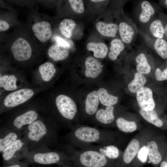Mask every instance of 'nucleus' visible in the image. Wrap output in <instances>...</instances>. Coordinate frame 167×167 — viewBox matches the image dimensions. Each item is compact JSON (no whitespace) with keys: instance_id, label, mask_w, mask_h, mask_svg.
Instances as JSON below:
<instances>
[{"instance_id":"f257e3e1","label":"nucleus","mask_w":167,"mask_h":167,"mask_svg":"<svg viewBox=\"0 0 167 167\" xmlns=\"http://www.w3.org/2000/svg\"><path fill=\"white\" fill-rule=\"evenodd\" d=\"M58 129L55 124L38 119L29 125L23 135L28 152L58 146Z\"/></svg>"},{"instance_id":"f03ea898","label":"nucleus","mask_w":167,"mask_h":167,"mask_svg":"<svg viewBox=\"0 0 167 167\" xmlns=\"http://www.w3.org/2000/svg\"><path fill=\"white\" fill-rule=\"evenodd\" d=\"M113 135L104 130L85 126H75L64 137L66 145L81 149L89 146L110 144Z\"/></svg>"},{"instance_id":"7ed1b4c3","label":"nucleus","mask_w":167,"mask_h":167,"mask_svg":"<svg viewBox=\"0 0 167 167\" xmlns=\"http://www.w3.org/2000/svg\"><path fill=\"white\" fill-rule=\"evenodd\" d=\"M69 154L64 150H52L49 148L32 150L28 152L24 160L31 164L42 165L62 164L69 160Z\"/></svg>"},{"instance_id":"20e7f679","label":"nucleus","mask_w":167,"mask_h":167,"mask_svg":"<svg viewBox=\"0 0 167 167\" xmlns=\"http://www.w3.org/2000/svg\"><path fill=\"white\" fill-rule=\"evenodd\" d=\"M28 152L26 143L22 136L6 147L1 153L4 163L8 165L24 159Z\"/></svg>"},{"instance_id":"39448f33","label":"nucleus","mask_w":167,"mask_h":167,"mask_svg":"<svg viewBox=\"0 0 167 167\" xmlns=\"http://www.w3.org/2000/svg\"><path fill=\"white\" fill-rule=\"evenodd\" d=\"M55 103L58 113L63 118L67 121H71L74 119L78 109L72 99L66 95L61 94L56 97Z\"/></svg>"},{"instance_id":"423d86ee","label":"nucleus","mask_w":167,"mask_h":167,"mask_svg":"<svg viewBox=\"0 0 167 167\" xmlns=\"http://www.w3.org/2000/svg\"><path fill=\"white\" fill-rule=\"evenodd\" d=\"M38 115L34 110H29L18 115L11 121L3 126L24 132L27 127L36 120Z\"/></svg>"},{"instance_id":"0eeeda50","label":"nucleus","mask_w":167,"mask_h":167,"mask_svg":"<svg viewBox=\"0 0 167 167\" xmlns=\"http://www.w3.org/2000/svg\"><path fill=\"white\" fill-rule=\"evenodd\" d=\"M33 90L23 88L9 93L5 98L3 104L7 108H12L21 104L31 98L34 95Z\"/></svg>"},{"instance_id":"6e6552de","label":"nucleus","mask_w":167,"mask_h":167,"mask_svg":"<svg viewBox=\"0 0 167 167\" xmlns=\"http://www.w3.org/2000/svg\"><path fill=\"white\" fill-rule=\"evenodd\" d=\"M11 50L15 58L19 61L29 59L32 55V51L29 44L24 39L19 38L12 44Z\"/></svg>"},{"instance_id":"1a4fd4ad","label":"nucleus","mask_w":167,"mask_h":167,"mask_svg":"<svg viewBox=\"0 0 167 167\" xmlns=\"http://www.w3.org/2000/svg\"><path fill=\"white\" fill-rule=\"evenodd\" d=\"M118 31L120 39L128 46L133 42L138 32L136 26L128 19L119 24Z\"/></svg>"},{"instance_id":"9d476101","label":"nucleus","mask_w":167,"mask_h":167,"mask_svg":"<svg viewBox=\"0 0 167 167\" xmlns=\"http://www.w3.org/2000/svg\"><path fill=\"white\" fill-rule=\"evenodd\" d=\"M136 99L141 109L145 111L153 110L155 103L152 90L149 88L143 87L136 93Z\"/></svg>"},{"instance_id":"9b49d317","label":"nucleus","mask_w":167,"mask_h":167,"mask_svg":"<svg viewBox=\"0 0 167 167\" xmlns=\"http://www.w3.org/2000/svg\"><path fill=\"white\" fill-rule=\"evenodd\" d=\"M0 152L23 135V131L2 126L0 130Z\"/></svg>"},{"instance_id":"f8f14e48","label":"nucleus","mask_w":167,"mask_h":167,"mask_svg":"<svg viewBox=\"0 0 167 167\" xmlns=\"http://www.w3.org/2000/svg\"><path fill=\"white\" fill-rule=\"evenodd\" d=\"M140 12L138 16L140 24L148 25L154 19L157 9L148 1L143 0L140 4Z\"/></svg>"},{"instance_id":"ddd939ff","label":"nucleus","mask_w":167,"mask_h":167,"mask_svg":"<svg viewBox=\"0 0 167 167\" xmlns=\"http://www.w3.org/2000/svg\"><path fill=\"white\" fill-rule=\"evenodd\" d=\"M35 36L41 42H44L49 40L52 32L50 24L46 21L35 24L32 27Z\"/></svg>"},{"instance_id":"4468645a","label":"nucleus","mask_w":167,"mask_h":167,"mask_svg":"<svg viewBox=\"0 0 167 167\" xmlns=\"http://www.w3.org/2000/svg\"><path fill=\"white\" fill-rule=\"evenodd\" d=\"M82 149L92 150L97 151L107 158L110 159L117 158L120 154L119 149L113 144L89 146Z\"/></svg>"},{"instance_id":"2eb2a0df","label":"nucleus","mask_w":167,"mask_h":167,"mask_svg":"<svg viewBox=\"0 0 167 167\" xmlns=\"http://www.w3.org/2000/svg\"><path fill=\"white\" fill-rule=\"evenodd\" d=\"M148 45L162 58L167 60V41L164 38L145 37Z\"/></svg>"},{"instance_id":"dca6fc26","label":"nucleus","mask_w":167,"mask_h":167,"mask_svg":"<svg viewBox=\"0 0 167 167\" xmlns=\"http://www.w3.org/2000/svg\"><path fill=\"white\" fill-rule=\"evenodd\" d=\"M86 69L85 75L87 77L96 78L102 70L103 66L101 63L94 58L88 56L85 62Z\"/></svg>"},{"instance_id":"f3484780","label":"nucleus","mask_w":167,"mask_h":167,"mask_svg":"<svg viewBox=\"0 0 167 167\" xmlns=\"http://www.w3.org/2000/svg\"><path fill=\"white\" fill-rule=\"evenodd\" d=\"M148 25V32L150 36L156 38H164L165 30L164 24L162 20L158 15V17L153 19Z\"/></svg>"},{"instance_id":"a211bd4d","label":"nucleus","mask_w":167,"mask_h":167,"mask_svg":"<svg viewBox=\"0 0 167 167\" xmlns=\"http://www.w3.org/2000/svg\"><path fill=\"white\" fill-rule=\"evenodd\" d=\"M140 143L136 139H132L129 143L122 155V160L126 164L131 162L137 155L140 148Z\"/></svg>"},{"instance_id":"6ab92c4d","label":"nucleus","mask_w":167,"mask_h":167,"mask_svg":"<svg viewBox=\"0 0 167 167\" xmlns=\"http://www.w3.org/2000/svg\"><path fill=\"white\" fill-rule=\"evenodd\" d=\"M114 109L113 106H106L105 109L98 110L95 115L96 120L100 123L104 125L111 123L115 119Z\"/></svg>"},{"instance_id":"aec40b11","label":"nucleus","mask_w":167,"mask_h":167,"mask_svg":"<svg viewBox=\"0 0 167 167\" xmlns=\"http://www.w3.org/2000/svg\"><path fill=\"white\" fill-rule=\"evenodd\" d=\"M99 99L97 92L93 91L87 95L85 102V111L89 115L95 114L98 110Z\"/></svg>"},{"instance_id":"412c9836","label":"nucleus","mask_w":167,"mask_h":167,"mask_svg":"<svg viewBox=\"0 0 167 167\" xmlns=\"http://www.w3.org/2000/svg\"><path fill=\"white\" fill-rule=\"evenodd\" d=\"M96 27L101 35L107 37H115L118 31V25L113 23L100 21L96 24Z\"/></svg>"},{"instance_id":"4be33fe9","label":"nucleus","mask_w":167,"mask_h":167,"mask_svg":"<svg viewBox=\"0 0 167 167\" xmlns=\"http://www.w3.org/2000/svg\"><path fill=\"white\" fill-rule=\"evenodd\" d=\"M69 54L67 50L56 42L51 45L48 50L49 56L55 61L64 60L67 57Z\"/></svg>"},{"instance_id":"5701e85b","label":"nucleus","mask_w":167,"mask_h":167,"mask_svg":"<svg viewBox=\"0 0 167 167\" xmlns=\"http://www.w3.org/2000/svg\"><path fill=\"white\" fill-rule=\"evenodd\" d=\"M146 146L150 161L155 165L159 163L161 161L162 157L159 151L157 143L154 141H149L147 143Z\"/></svg>"},{"instance_id":"b1692460","label":"nucleus","mask_w":167,"mask_h":167,"mask_svg":"<svg viewBox=\"0 0 167 167\" xmlns=\"http://www.w3.org/2000/svg\"><path fill=\"white\" fill-rule=\"evenodd\" d=\"M135 61L137 63L136 70L137 72L143 74H147L150 73L151 67L144 53H139L135 58Z\"/></svg>"},{"instance_id":"393cba45","label":"nucleus","mask_w":167,"mask_h":167,"mask_svg":"<svg viewBox=\"0 0 167 167\" xmlns=\"http://www.w3.org/2000/svg\"><path fill=\"white\" fill-rule=\"evenodd\" d=\"M87 49L94 52V56L96 58H105L108 52V48L107 45L103 43L90 42L87 46Z\"/></svg>"},{"instance_id":"a878e982","label":"nucleus","mask_w":167,"mask_h":167,"mask_svg":"<svg viewBox=\"0 0 167 167\" xmlns=\"http://www.w3.org/2000/svg\"><path fill=\"white\" fill-rule=\"evenodd\" d=\"M146 81L143 74L137 72L135 74L133 79L128 84V89L131 92L136 93L144 87Z\"/></svg>"},{"instance_id":"bb28decb","label":"nucleus","mask_w":167,"mask_h":167,"mask_svg":"<svg viewBox=\"0 0 167 167\" xmlns=\"http://www.w3.org/2000/svg\"><path fill=\"white\" fill-rule=\"evenodd\" d=\"M39 71L42 79L45 82H48L53 77L56 70L52 63L46 62L40 65Z\"/></svg>"},{"instance_id":"cd10ccee","label":"nucleus","mask_w":167,"mask_h":167,"mask_svg":"<svg viewBox=\"0 0 167 167\" xmlns=\"http://www.w3.org/2000/svg\"><path fill=\"white\" fill-rule=\"evenodd\" d=\"M125 44L120 39L116 38L111 42L110 51L108 54L109 59L112 60L117 59L118 55L125 49Z\"/></svg>"},{"instance_id":"c85d7f7f","label":"nucleus","mask_w":167,"mask_h":167,"mask_svg":"<svg viewBox=\"0 0 167 167\" xmlns=\"http://www.w3.org/2000/svg\"><path fill=\"white\" fill-rule=\"evenodd\" d=\"M97 92L99 101L105 106H113L116 104L118 102V97L109 94L107 90L104 88H99Z\"/></svg>"},{"instance_id":"c756f323","label":"nucleus","mask_w":167,"mask_h":167,"mask_svg":"<svg viewBox=\"0 0 167 167\" xmlns=\"http://www.w3.org/2000/svg\"><path fill=\"white\" fill-rule=\"evenodd\" d=\"M17 79L14 75H4L0 76V87L7 91H12L17 88Z\"/></svg>"},{"instance_id":"7c9ffc66","label":"nucleus","mask_w":167,"mask_h":167,"mask_svg":"<svg viewBox=\"0 0 167 167\" xmlns=\"http://www.w3.org/2000/svg\"><path fill=\"white\" fill-rule=\"evenodd\" d=\"M116 124L120 131L125 133L132 132L137 129V125L135 122L128 121L122 117L117 119Z\"/></svg>"},{"instance_id":"2f4dec72","label":"nucleus","mask_w":167,"mask_h":167,"mask_svg":"<svg viewBox=\"0 0 167 167\" xmlns=\"http://www.w3.org/2000/svg\"><path fill=\"white\" fill-rule=\"evenodd\" d=\"M139 113L141 116L149 123L159 127L163 126L162 121L159 118L157 113L154 110L145 111L140 109Z\"/></svg>"},{"instance_id":"473e14b6","label":"nucleus","mask_w":167,"mask_h":167,"mask_svg":"<svg viewBox=\"0 0 167 167\" xmlns=\"http://www.w3.org/2000/svg\"><path fill=\"white\" fill-rule=\"evenodd\" d=\"M75 25L74 21L72 19H65L60 23L59 28L63 35L67 38H70Z\"/></svg>"},{"instance_id":"72a5a7b5","label":"nucleus","mask_w":167,"mask_h":167,"mask_svg":"<svg viewBox=\"0 0 167 167\" xmlns=\"http://www.w3.org/2000/svg\"><path fill=\"white\" fill-rule=\"evenodd\" d=\"M68 1L73 11L77 13H82L84 11L83 2L81 0H69Z\"/></svg>"},{"instance_id":"f704fd0d","label":"nucleus","mask_w":167,"mask_h":167,"mask_svg":"<svg viewBox=\"0 0 167 167\" xmlns=\"http://www.w3.org/2000/svg\"><path fill=\"white\" fill-rule=\"evenodd\" d=\"M156 79L161 81L167 80V65L163 70L160 68H157L155 71Z\"/></svg>"},{"instance_id":"c9c22d12","label":"nucleus","mask_w":167,"mask_h":167,"mask_svg":"<svg viewBox=\"0 0 167 167\" xmlns=\"http://www.w3.org/2000/svg\"><path fill=\"white\" fill-rule=\"evenodd\" d=\"M138 160L142 163H145L148 157V150L146 146H143L139 149L137 154Z\"/></svg>"},{"instance_id":"e433bc0d","label":"nucleus","mask_w":167,"mask_h":167,"mask_svg":"<svg viewBox=\"0 0 167 167\" xmlns=\"http://www.w3.org/2000/svg\"><path fill=\"white\" fill-rule=\"evenodd\" d=\"M54 39L61 47L65 49H68L70 47V45L66 41L59 36H56Z\"/></svg>"},{"instance_id":"4c0bfd02","label":"nucleus","mask_w":167,"mask_h":167,"mask_svg":"<svg viewBox=\"0 0 167 167\" xmlns=\"http://www.w3.org/2000/svg\"><path fill=\"white\" fill-rule=\"evenodd\" d=\"M158 15L163 22L165 30L164 38L167 41V15L161 11L158 12Z\"/></svg>"},{"instance_id":"58836bf2","label":"nucleus","mask_w":167,"mask_h":167,"mask_svg":"<svg viewBox=\"0 0 167 167\" xmlns=\"http://www.w3.org/2000/svg\"><path fill=\"white\" fill-rule=\"evenodd\" d=\"M29 163L24 160L10 165H5V167H29Z\"/></svg>"},{"instance_id":"ea45409f","label":"nucleus","mask_w":167,"mask_h":167,"mask_svg":"<svg viewBox=\"0 0 167 167\" xmlns=\"http://www.w3.org/2000/svg\"><path fill=\"white\" fill-rule=\"evenodd\" d=\"M9 28V25L5 21L0 20V31H3L8 29Z\"/></svg>"},{"instance_id":"a19ab883","label":"nucleus","mask_w":167,"mask_h":167,"mask_svg":"<svg viewBox=\"0 0 167 167\" xmlns=\"http://www.w3.org/2000/svg\"><path fill=\"white\" fill-rule=\"evenodd\" d=\"M160 5L167 11V0H159Z\"/></svg>"},{"instance_id":"79ce46f5","label":"nucleus","mask_w":167,"mask_h":167,"mask_svg":"<svg viewBox=\"0 0 167 167\" xmlns=\"http://www.w3.org/2000/svg\"><path fill=\"white\" fill-rule=\"evenodd\" d=\"M160 167H167V162L165 161H162L161 163Z\"/></svg>"},{"instance_id":"37998d69","label":"nucleus","mask_w":167,"mask_h":167,"mask_svg":"<svg viewBox=\"0 0 167 167\" xmlns=\"http://www.w3.org/2000/svg\"><path fill=\"white\" fill-rule=\"evenodd\" d=\"M91 1L92 2H103L104 1H105V0H91Z\"/></svg>"},{"instance_id":"c03bdc74","label":"nucleus","mask_w":167,"mask_h":167,"mask_svg":"<svg viewBox=\"0 0 167 167\" xmlns=\"http://www.w3.org/2000/svg\"></svg>"},{"instance_id":"a18cd8bd","label":"nucleus","mask_w":167,"mask_h":167,"mask_svg":"<svg viewBox=\"0 0 167 167\" xmlns=\"http://www.w3.org/2000/svg\"></svg>"}]
</instances>
